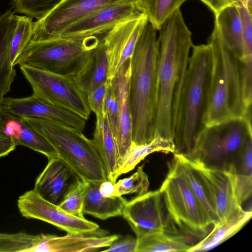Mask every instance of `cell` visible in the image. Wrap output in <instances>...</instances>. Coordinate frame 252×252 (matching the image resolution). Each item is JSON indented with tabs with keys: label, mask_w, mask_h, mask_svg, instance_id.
Wrapping results in <instances>:
<instances>
[{
	"label": "cell",
	"mask_w": 252,
	"mask_h": 252,
	"mask_svg": "<svg viewBox=\"0 0 252 252\" xmlns=\"http://www.w3.org/2000/svg\"><path fill=\"white\" fill-rule=\"evenodd\" d=\"M156 137L173 139L174 126L193 44L180 9L158 30Z\"/></svg>",
	"instance_id": "cell-1"
},
{
	"label": "cell",
	"mask_w": 252,
	"mask_h": 252,
	"mask_svg": "<svg viewBox=\"0 0 252 252\" xmlns=\"http://www.w3.org/2000/svg\"><path fill=\"white\" fill-rule=\"evenodd\" d=\"M158 62L157 30L148 22L130 57L131 137L136 145L149 143L156 138Z\"/></svg>",
	"instance_id": "cell-2"
},
{
	"label": "cell",
	"mask_w": 252,
	"mask_h": 252,
	"mask_svg": "<svg viewBox=\"0 0 252 252\" xmlns=\"http://www.w3.org/2000/svg\"><path fill=\"white\" fill-rule=\"evenodd\" d=\"M175 118L174 154H189L206 127L212 56L207 44L193 45Z\"/></svg>",
	"instance_id": "cell-3"
},
{
	"label": "cell",
	"mask_w": 252,
	"mask_h": 252,
	"mask_svg": "<svg viewBox=\"0 0 252 252\" xmlns=\"http://www.w3.org/2000/svg\"><path fill=\"white\" fill-rule=\"evenodd\" d=\"M212 67L206 126L231 119L244 118L252 106L245 104L242 82V59L238 58L222 40L215 25L208 40Z\"/></svg>",
	"instance_id": "cell-4"
},
{
	"label": "cell",
	"mask_w": 252,
	"mask_h": 252,
	"mask_svg": "<svg viewBox=\"0 0 252 252\" xmlns=\"http://www.w3.org/2000/svg\"><path fill=\"white\" fill-rule=\"evenodd\" d=\"M21 118L54 147L59 156L81 179L96 184L107 180L101 159L92 140L81 131L55 121Z\"/></svg>",
	"instance_id": "cell-5"
},
{
	"label": "cell",
	"mask_w": 252,
	"mask_h": 252,
	"mask_svg": "<svg viewBox=\"0 0 252 252\" xmlns=\"http://www.w3.org/2000/svg\"><path fill=\"white\" fill-rule=\"evenodd\" d=\"M251 136L252 121L244 118L231 119L206 126L188 155L207 168L234 173L239 165L244 144Z\"/></svg>",
	"instance_id": "cell-6"
},
{
	"label": "cell",
	"mask_w": 252,
	"mask_h": 252,
	"mask_svg": "<svg viewBox=\"0 0 252 252\" xmlns=\"http://www.w3.org/2000/svg\"><path fill=\"white\" fill-rule=\"evenodd\" d=\"M100 40L98 36L94 35L31 41L16 59L13 66L26 65L74 76Z\"/></svg>",
	"instance_id": "cell-7"
},
{
	"label": "cell",
	"mask_w": 252,
	"mask_h": 252,
	"mask_svg": "<svg viewBox=\"0 0 252 252\" xmlns=\"http://www.w3.org/2000/svg\"><path fill=\"white\" fill-rule=\"evenodd\" d=\"M168 167V174L159 189L168 215L185 233L202 239L213 224L184 179L170 164Z\"/></svg>",
	"instance_id": "cell-8"
},
{
	"label": "cell",
	"mask_w": 252,
	"mask_h": 252,
	"mask_svg": "<svg viewBox=\"0 0 252 252\" xmlns=\"http://www.w3.org/2000/svg\"><path fill=\"white\" fill-rule=\"evenodd\" d=\"M20 69L33 90V95L49 104L69 110L86 121L91 110L86 96L73 76L59 74L26 65Z\"/></svg>",
	"instance_id": "cell-9"
},
{
	"label": "cell",
	"mask_w": 252,
	"mask_h": 252,
	"mask_svg": "<svg viewBox=\"0 0 252 252\" xmlns=\"http://www.w3.org/2000/svg\"><path fill=\"white\" fill-rule=\"evenodd\" d=\"M147 15L142 0H122L105 6L65 29L59 37L102 35L125 21Z\"/></svg>",
	"instance_id": "cell-10"
},
{
	"label": "cell",
	"mask_w": 252,
	"mask_h": 252,
	"mask_svg": "<svg viewBox=\"0 0 252 252\" xmlns=\"http://www.w3.org/2000/svg\"><path fill=\"white\" fill-rule=\"evenodd\" d=\"M17 206L23 217L48 222L67 233L87 234L99 229L96 223L69 214L43 198L33 189L19 197Z\"/></svg>",
	"instance_id": "cell-11"
},
{
	"label": "cell",
	"mask_w": 252,
	"mask_h": 252,
	"mask_svg": "<svg viewBox=\"0 0 252 252\" xmlns=\"http://www.w3.org/2000/svg\"><path fill=\"white\" fill-rule=\"evenodd\" d=\"M122 0H63L42 19L33 22L32 41L59 38L67 28L96 11Z\"/></svg>",
	"instance_id": "cell-12"
},
{
	"label": "cell",
	"mask_w": 252,
	"mask_h": 252,
	"mask_svg": "<svg viewBox=\"0 0 252 252\" xmlns=\"http://www.w3.org/2000/svg\"><path fill=\"white\" fill-rule=\"evenodd\" d=\"M163 199L159 190L147 191L127 201L122 216L139 238L149 233L166 231Z\"/></svg>",
	"instance_id": "cell-13"
},
{
	"label": "cell",
	"mask_w": 252,
	"mask_h": 252,
	"mask_svg": "<svg viewBox=\"0 0 252 252\" xmlns=\"http://www.w3.org/2000/svg\"><path fill=\"white\" fill-rule=\"evenodd\" d=\"M147 15L128 20L102 36L108 59V79H111L132 56L138 38L148 23Z\"/></svg>",
	"instance_id": "cell-14"
},
{
	"label": "cell",
	"mask_w": 252,
	"mask_h": 252,
	"mask_svg": "<svg viewBox=\"0 0 252 252\" xmlns=\"http://www.w3.org/2000/svg\"><path fill=\"white\" fill-rule=\"evenodd\" d=\"M0 108L19 117H27L55 121L81 132L86 125V120L77 114L45 103L32 94L23 98L4 97Z\"/></svg>",
	"instance_id": "cell-15"
},
{
	"label": "cell",
	"mask_w": 252,
	"mask_h": 252,
	"mask_svg": "<svg viewBox=\"0 0 252 252\" xmlns=\"http://www.w3.org/2000/svg\"><path fill=\"white\" fill-rule=\"evenodd\" d=\"M48 159L46 166L35 181L33 189L44 199L59 206L81 179L59 156Z\"/></svg>",
	"instance_id": "cell-16"
},
{
	"label": "cell",
	"mask_w": 252,
	"mask_h": 252,
	"mask_svg": "<svg viewBox=\"0 0 252 252\" xmlns=\"http://www.w3.org/2000/svg\"><path fill=\"white\" fill-rule=\"evenodd\" d=\"M130 58L121 66L111 83L118 104V119L115 138L119 168L128 153L132 141V122L129 102Z\"/></svg>",
	"instance_id": "cell-17"
},
{
	"label": "cell",
	"mask_w": 252,
	"mask_h": 252,
	"mask_svg": "<svg viewBox=\"0 0 252 252\" xmlns=\"http://www.w3.org/2000/svg\"><path fill=\"white\" fill-rule=\"evenodd\" d=\"M169 164L182 176L207 212L213 226L220 222L213 189L203 164L188 155L174 154Z\"/></svg>",
	"instance_id": "cell-18"
},
{
	"label": "cell",
	"mask_w": 252,
	"mask_h": 252,
	"mask_svg": "<svg viewBox=\"0 0 252 252\" xmlns=\"http://www.w3.org/2000/svg\"><path fill=\"white\" fill-rule=\"evenodd\" d=\"M105 230L87 234L67 233L63 236L40 234L38 243L29 252H94L109 247L120 238L117 234L107 235Z\"/></svg>",
	"instance_id": "cell-19"
},
{
	"label": "cell",
	"mask_w": 252,
	"mask_h": 252,
	"mask_svg": "<svg viewBox=\"0 0 252 252\" xmlns=\"http://www.w3.org/2000/svg\"><path fill=\"white\" fill-rule=\"evenodd\" d=\"M108 59L102 37L90 52L85 62L73 76L81 92L86 96L108 80Z\"/></svg>",
	"instance_id": "cell-20"
},
{
	"label": "cell",
	"mask_w": 252,
	"mask_h": 252,
	"mask_svg": "<svg viewBox=\"0 0 252 252\" xmlns=\"http://www.w3.org/2000/svg\"><path fill=\"white\" fill-rule=\"evenodd\" d=\"M0 115L7 133L16 146H23L46 156L48 158L59 156L54 147L35 131L22 118L0 108Z\"/></svg>",
	"instance_id": "cell-21"
},
{
	"label": "cell",
	"mask_w": 252,
	"mask_h": 252,
	"mask_svg": "<svg viewBox=\"0 0 252 252\" xmlns=\"http://www.w3.org/2000/svg\"><path fill=\"white\" fill-rule=\"evenodd\" d=\"M95 116V127L92 141L101 159L107 180L115 184L120 176L116 141L104 113Z\"/></svg>",
	"instance_id": "cell-22"
},
{
	"label": "cell",
	"mask_w": 252,
	"mask_h": 252,
	"mask_svg": "<svg viewBox=\"0 0 252 252\" xmlns=\"http://www.w3.org/2000/svg\"><path fill=\"white\" fill-rule=\"evenodd\" d=\"M203 166L213 189L218 216L220 221H222L242 208L235 196L232 175L225 170Z\"/></svg>",
	"instance_id": "cell-23"
},
{
	"label": "cell",
	"mask_w": 252,
	"mask_h": 252,
	"mask_svg": "<svg viewBox=\"0 0 252 252\" xmlns=\"http://www.w3.org/2000/svg\"><path fill=\"white\" fill-rule=\"evenodd\" d=\"M252 210L240 208L228 218L215 224L210 231L188 252L210 250L237 233L251 219Z\"/></svg>",
	"instance_id": "cell-24"
},
{
	"label": "cell",
	"mask_w": 252,
	"mask_h": 252,
	"mask_svg": "<svg viewBox=\"0 0 252 252\" xmlns=\"http://www.w3.org/2000/svg\"><path fill=\"white\" fill-rule=\"evenodd\" d=\"M215 16V25L222 40L238 58L243 59L245 48L242 23L236 6L231 3Z\"/></svg>",
	"instance_id": "cell-25"
},
{
	"label": "cell",
	"mask_w": 252,
	"mask_h": 252,
	"mask_svg": "<svg viewBox=\"0 0 252 252\" xmlns=\"http://www.w3.org/2000/svg\"><path fill=\"white\" fill-rule=\"evenodd\" d=\"M100 184L87 182L83 214L90 215L103 220L122 216L127 200L122 196H103L99 190Z\"/></svg>",
	"instance_id": "cell-26"
},
{
	"label": "cell",
	"mask_w": 252,
	"mask_h": 252,
	"mask_svg": "<svg viewBox=\"0 0 252 252\" xmlns=\"http://www.w3.org/2000/svg\"><path fill=\"white\" fill-rule=\"evenodd\" d=\"M134 252H189L190 245L184 236L156 231L136 238Z\"/></svg>",
	"instance_id": "cell-27"
},
{
	"label": "cell",
	"mask_w": 252,
	"mask_h": 252,
	"mask_svg": "<svg viewBox=\"0 0 252 252\" xmlns=\"http://www.w3.org/2000/svg\"><path fill=\"white\" fill-rule=\"evenodd\" d=\"M231 173L237 202L243 208V204L251 198L252 192V136L246 140L239 165Z\"/></svg>",
	"instance_id": "cell-28"
},
{
	"label": "cell",
	"mask_w": 252,
	"mask_h": 252,
	"mask_svg": "<svg viewBox=\"0 0 252 252\" xmlns=\"http://www.w3.org/2000/svg\"><path fill=\"white\" fill-rule=\"evenodd\" d=\"M155 152L174 154L173 141L157 137L151 142L143 144L136 145L132 143L128 154L119 168V176L133 169L146 157Z\"/></svg>",
	"instance_id": "cell-29"
},
{
	"label": "cell",
	"mask_w": 252,
	"mask_h": 252,
	"mask_svg": "<svg viewBox=\"0 0 252 252\" xmlns=\"http://www.w3.org/2000/svg\"><path fill=\"white\" fill-rule=\"evenodd\" d=\"M33 22L30 17L18 16L9 45V59L13 67L16 59L32 40Z\"/></svg>",
	"instance_id": "cell-30"
},
{
	"label": "cell",
	"mask_w": 252,
	"mask_h": 252,
	"mask_svg": "<svg viewBox=\"0 0 252 252\" xmlns=\"http://www.w3.org/2000/svg\"><path fill=\"white\" fill-rule=\"evenodd\" d=\"M148 22L158 31L163 23L187 0H142Z\"/></svg>",
	"instance_id": "cell-31"
},
{
	"label": "cell",
	"mask_w": 252,
	"mask_h": 252,
	"mask_svg": "<svg viewBox=\"0 0 252 252\" xmlns=\"http://www.w3.org/2000/svg\"><path fill=\"white\" fill-rule=\"evenodd\" d=\"M149 185L148 176L142 165L129 177L121 179L114 184L113 196L131 194L141 195L148 191Z\"/></svg>",
	"instance_id": "cell-32"
},
{
	"label": "cell",
	"mask_w": 252,
	"mask_h": 252,
	"mask_svg": "<svg viewBox=\"0 0 252 252\" xmlns=\"http://www.w3.org/2000/svg\"><path fill=\"white\" fill-rule=\"evenodd\" d=\"M40 234L25 232L8 233L0 232V252H29L39 241Z\"/></svg>",
	"instance_id": "cell-33"
},
{
	"label": "cell",
	"mask_w": 252,
	"mask_h": 252,
	"mask_svg": "<svg viewBox=\"0 0 252 252\" xmlns=\"http://www.w3.org/2000/svg\"><path fill=\"white\" fill-rule=\"evenodd\" d=\"M63 0H13L11 4L14 11L39 20Z\"/></svg>",
	"instance_id": "cell-34"
},
{
	"label": "cell",
	"mask_w": 252,
	"mask_h": 252,
	"mask_svg": "<svg viewBox=\"0 0 252 252\" xmlns=\"http://www.w3.org/2000/svg\"><path fill=\"white\" fill-rule=\"evenodd\" d=\"M16 72L9 59V45H0V105L4 95L10 91Z\"/></svg>",
	"instance_id": "cell-35"
},
{
	"label": "cell",
	"mask_w": 252,
	"mask_h": 252,
	"mask_svg": "<svg viewBox=\"0 0 252 252\" xmlns=\"http://www.w3.org/2000/svg\"><path fill=\"white\" fill-rule=\"evenodd\" d=\"M87 181L81 180L65 196L59 206L62 209L80 218H85L83 212Z\"/></svg>",
	"instance_id": "cell-36"
},
{
	"label": "cell",
	"mask_w": 252,
	"mask_h": 252,
	"mask_svg": "<svg viewBox=\"0 0 252 252\" xmlns=\"http://www.w3.org/2000/svg\"><path fill=\"white\" fill-rule=\"evenodd\" d=\"M103 113L115 139L118 126V104L111 79L108 80L107 92L104 100Z\"/></svg>",
	"instance_id": "cell-37"
},
{
	"label": "cell",
	"mask_w": 252,
	"mask_h": 252,
	"mask_svg": "<svg viewBox=\"0 0 252 252\" xmlns=\"http://www.w3.org/2000/svg\"><path fill=\"white\" fill-rule=\"evenodd\" d=\"M237 8L242 23L245 57H252V18L251 12L241 2L231 1Z\"/></svg>",
	"instance_id": "cell-38"
},
{
	"label": "cell",
	"mask_w": 252,
	"mask_h": 252,
	"mask_svg": "<svg viewBox=\"0 0 252 252\" xmlns=\"http://www.w3.org/2000/svg\"><path fill=\"white\" fill-rule=\"evenodd\" d=\"M107 86L108 81L95 89L86 96L89 108L95 115L103 113L104 103Z\"/></svg>",
	"instance_id": "cell-39"
},
{
	"label": "cell",
	"mask_w": 252,
	"mask_h": 252,
	"mask_svg": "<svg viewBox=\"0 0 252 252\" xmlns=\"http://www.w3.org/2000/svg\"><path fill=\"white\" fill-rule=\"evenodd\" d=\"M114 241L104 252H134L137 244V239L130 235Z\"/></svg>",
	"instance_id": "cell-40"
},
{
	"label": "cell",
	"mask_w": 252,
	"mask_h": 252,
	"mask_svg": "<svg viewBox=\"0 0 252 252\" xmlns=\"http://www.w3.org/2000/svg\"><path fill=\"white\" fill-rule=\"evenodd\" d=\"M16 147L12 138L7 133L0 115V158L8 155L15 150Z\"/></svg>",
	"instance_id": "cell-41"
},
{
	"label": "cell",
	"mask_w": 252,
	"mask_h": 252,
	"mask_svg": "<svg viewBox=\"0 0 252 252\" xmlns=\"http://www.w3.org/2000/svg\"><path fill=\"white\" fill-rule=\"evenodd\" d=\"M206 5L215 15L226 6L230 4V0H200Z\"/></svg>",
	"instance_id": "cell-42"
},
{
	"label": "cell",
	"mask_w": 252,
	"mask_h": 252,
	"mask_svg": "<svg viewBox=\"0 0 252 252\" xmlns=\"http://www.w3.org/2000/svg\"><path fill=\"white\" fill-rule=\"evenodd\" d=\"M114 184L106 180L100 184L99 190L102 195L105 197H113Z\"/></svg>",
	"instance_id": "cell-43"
},
{
	"label": "cell",
	"mask_w": 252,
	"mask_h": 252,
	"mask_svg": "<svg viewBox=\"0 0 252 252\" xmlns=\"http://www.w3.org/2000/svg\"><path fill=\"white\" fill-rule=\"evenodd\" d=\"M241 2L251 12H252V0H230Z\"/></svg>",
	"instance_id": "cell-44"
}]
</instances>
